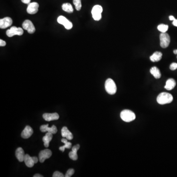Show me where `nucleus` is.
Here are the masks:
<instances>
[{
  "label": "nucleus",
  "mask_w": 177,
  "mask_h": 177,
  "mask_svg": "<svg viewBox=\"0 0 177 177\" xmlns=\"http://www.w3.org/2000/svg\"><path fill=\"white\" fill-rule=\"evenodd\" d=\"M173 100L172 95L166 92L160 93L157 97V102L161 105L170 103L172 102Z\"/></svg>",
  "instance_id": "nucleus-1"
},
{
  "label": "nucleus",
  "mask_w": 177,
  "mask_h": 177,
  "mask_svg": "<svg viewBox=\"0 0 177 177\" xmlns=\"http://www.w3.org/2000/svg\"><path fill=\"white\" fill-rule=\"evenodd\" d=\"M105 88L108 94L114 95L117 91V86L114 81L111 78L108 79L105 83Z\"/></svg>",
  "instance_id": "nucleus-2"
},
{
  "label": "nucleus",
  "mask_w": 177,
  "mask_h": 177,
  "mask_svg": "<svg viewBox=\"0 0 177 177\" xmlns=\"http://www.w3.org/2000/svg\"><path fill=\"white\" fill-rule=\"evenodd\" d=\"M120 118L124 122H130L136 118L135 114L130 110H124L120 113Z\"/></svg>",
  "instance_id": "nucleus-3"
},
{
  "label": "nucleus",
  "mask_w": 177,
  "mask_h": 177,
  "mask_svg": "<svg viewBox=\"0 0 177 177\" xmlns=\"http://www.w3.org/2000/svg\"><path fill=\"white\" fill-rule=\"evenodd\" d=\"M103 11L102 7L100 5H96L91 11V14L94 19L96 21H99L101 19V13Z\"/></svg>",
  "instance_id": "nucleus-4"
},
{
  "label": "nucleus",
  "mask_w": 177,
  "mask_h": 177,
  "mask_svg": "<svg viewBox=\"0 0 177 177\" xmlns=\"http://www.w3.org/2000/svg\"><path fill=\"white\" fill-rule=\"evenodd\" d=\"M160 44L161 47L163 48L168 47L170 42V37L169 35L166 32H162L160 37Z\"/></svg>",
  "instance_id": "nucleus-5"
},
{
  "label": "nucleus",
  "mask_w": 177,
  "mask_h": 177,
  "mask_svg": "<svg viewBox=\"0 0 177 177\" xmlns=\"http://www.w3.org/2000/svg\"><path fill=\"white\" fill-rule=\"evenodd\" d=\"M23 30L22 28H20V27L17 28V27L13 26L9 30H7L6 34L8 37H12L15 35L21 36L23 34Z\"/></svg>",
  "instance_id": "nucleus-6"
},
{
  "label": "nucleus",
  "mask_w": 177,
  "mask_h": 177,
  "mask_svg": "<svg viewBox=\"0 0 177 177\" xmlns=\"http://www.w3.org/2000/svg\"><path fill=\"white\" fill-rule=\"evenodd\" d=\"M57 21L59 24L63 25L66 29L70 30L73 27V25L71 21L63 16H60L57 19Z\"/></svg>",
  "instance_id": "nucleus-7"
},
{
  "label": "nucleus",
  "mask_w": 177,
  "mask_h": 177,
  "mask_svg": "<svg viewBox=\"0 0 177 177\" xmlns=\"http://www.w3.org/2000/svg\"><path fill=\"white\" fill-rule=\"evenodd\" d=\"M23 28L27 30L29 34H33L36 31L35 26L32 22L29 20H26L22 24Z\"/></svg>",
  "instance_id": "nucleus-8"
},
{
  "label": "nucleus",
  "mask_w": 177,
  "mask_h": 177,
  "mask_svg": "<svg viewBox=\"0 0 177 177\" xmlns=\"http://www.w3.org/2000/svg\"><path fill=\"white\" fill-rule=\"evenodd\" d=\"M52 155V152L49 149H45L42 150L39 154V161L43 163L45 160L49 159Z\"/></svg>",
  "instance_id": "nucleus-9"
},
{
  "label": "nucleus",
  "mask_w": 177,
  "mask_h": 177,
  "mask_svg": "<svg viewBox=\"0 0 177 177\" xmlns=\"http://www.w3.org/2000/svg\"><path fill=\"white\" fill-rule=\"evenodd\" d=\"M12 24V20L8 17L0 20V28L1 29H6L10 27Z\"/></svg>",
  "instance_id": "nucleus-10"
},
{
  "label": "nucleus",
  "mask_w": 177,
  "mask_h": 177,
  "mask_svg": "<svg viewBox=\"0 0 177 177\" xmlns=\"http://www.w3.org/2000/svg\"><path fill=\"white\" fill-rule=\"evenodd\" d=\"M39 5L36 2H31L28 5L27 12L29 14H34L38 12Z\"/></svg>",
  "instance_id": "nucleus-11"
},
{
  "label": "nucleus",
  "mask_w": 177,
  "mask_h": 177,
  "mask_svg": "<svg viewBox=\"0 0 177 177\" xmlns=\"http://www.w3.org/2000/svg\"><path fill=\"white\" fill-rule=\"evenodd\" d=\"M40 130L42 132H45L46 131L50 132L52 134H55L57 132V128L55 125H53L51 127H48V125H42L40 127Z\"/></svg>",
  "instance_id": "nucleus-12"
},
{
  "label": "nucleus",
  "mask_w": 177,
  "mask_h": 177,
  "mask_svg": "<svg viewBox=\"0 0 177 177\" xmlns=\"http://www.w3.org/2000/svg\"><path fill=\"white\" fill-rule=\"evenodd\" d=\"M80 148V145L79 144L75 145L72 148L71 152H70L68 155L70 159L73 160H76L78 159L77 151Z\"/></svg>",
  "instance_id": "nucleus-13"
},
{
  "label": "nucleus",
  "mask_w": 177,
  "mask_h": 177,
  "mask_svg": "<svg viewBox=\"0 0 177 177\" xmlns=\"http://www.w3.org/2000/svg\"><path fill=\"white\" fill-rule=\"evenodd\" d=\"M34 131L31 126L27 125L26 126L24 130H23L21 133V136L24 139H27L30 137L33 134Z\"/></svg>",
  "instance_id": "nucleus-14"
},
{
  "label": "nucleus",
  "mask_w": 177,
  "mask_h": 177,
  "mask_svg": "<svg viewBox=\"0 0 177 177\" xmlns=\"http://www.w3.org/2000/svg\"><path fill=\"white\" fill-rule=\"evenodd\" d=\"M43 118L47 121H51L59 119V115L57 113H45L43 115Z\"/></svg>",
  "instance_id": "nucleus-15"
},
{
  "label": "nucleus",
  "mask_w": 177,
  "mask_h": 177,
  "mask_svg": "<svg viewBox=\"0 0 177 177\" xmlns=\"http://www.w3.org/2000/svg\"><path fill=\"white\" fill-rule=\"evenodd\" d=\"M15 155H16V158L20 162H23L24 161L25 155L23 149L21 147H19L16 149Z\"/></svg>",
  "instance_id": "nucleus-16"
},
{
  "label": "nucleus",
  "mask_w": 177,
  "mask_h": 177,
  "mask_svg": "<svg viewBox=\"0 0 177 177\" xmlns=\"http://www.w3.org/2000/svg\"><path fill=\"white\" fill-rule=\"evenodd\" d=\"M61 136L64 138H66L67 140H71L73 138V134L67 129V127L64 126L61 130Z\"/></svg>",
  "instance_id": "nucleus-17"
},
{
  "label": "nucleus",
  "mask_w": 177,
  "mask_h": 177,
  "mask_svg": "<svg viewBox=\"0 0 177 177\" xmlns=\"http://www.w3.org/2000/svg\"><path fill=\"white\" fill-rule=\"evenodd\" d=\"M176 85V82L175 80L172 78H170L167 80L166 82L165 86V88L168 91L172 90L175 88Z\"/></svg>",
  "instance_id": "nucleus-18"
},
{
  "label": "nucleus",
  "mask_w": 177,
  "mask_h": 177,
  "mask_svg": "<svg viewBox=\"0 0 177 177\" xmlns=\"http://www.w3.org/2000/svg\"><path fill=\"white\" fill-rule=\"evenodd\" d=\"M24 162L26 165L28 167H30V168H31V167L34 166V165L35 164L34 160L32 159V157L30 156L28 154L25 155Z\"/></svg>",
  "instance_id": "nucleus-19"
},
{
  "label": "nucleus",
  "mask_w": 177,
  "mask_h": 177,
  "mask_svg": "<svg viewBox=\"0 0 177 177\" xmlns=\"http://www.w3.org/2000/svg\"><path fill=\"white\" fill-rule=\"evenodd\" d=\"M52 138H53V134L49 132L45 134V135L43 137L42 140L44 142V145L45 147L47 148L49 147V143L52 140Z\"/></svg>",
  "instance_id": "nucleus-20"
},
{
  "label": "nucleus",
  "mask_w": 177,
  "mask_h": 177,
  "mask_svg": "<svg viewBox=\"0 0 177 177\" xmlns=\"http://www.w3.org/2000/svg\"><path fill=\"white\" fill-rule=\"evenodd\" d=\"M162 54L160 52H155L150 57V60L153 62L160 61L162 58Z\"/></svg>",
  "instance_id": "nucleus-21"
},
{
  "label": "nucleus",
  "mask_w": 177,
  "mask_h": 177,
  "mask_svg": "<svg viewBox=\"0 0 177 177\" xmlns=\"http://www.w3.org/2000/svg\"><path fill=\"white\" fill-rule=\"evenodd\" d=\"M150 72L156 79H160L161 77V73L159 68L156 66H154L150 68Z\"/></svg>",
  "instance_id": "nucleus-22"
},
{
  "label": "nucleus",
  "mask_w": 177,
  "mask_h": 177,
  "mask_svg": "<svg viewBox=\"0 0 177 177\" xmlns=\"http://www.w3.org/2000/svg\"><path fill=\"white\" fill-rule=\"evenodd\" d=\"M67 140H67L66 138V139L63 138V139L61 140V141L65 144L64 146H61V147H60L59 148V150L62 151V152H64V151H65V149H70L71 148V142H68L67 141Z\"/></svg>",
  "instance_id": "nucleus-23"
},
{
  "label": "nucleus",
  "mask_w": 177,
  "mask_h": 177,
  "mask_svg": "<svg viewBox=\"0 0 177 177\" xmlns=\"http://www.w3.org/2000/svg\"><path fill=\"white\" fill-rule=\"evenodd\" d=\"M62 9L65 12L68 13H72L73 12L72 6L70 3H65L62 5Z\"/></svg>",
  "instance_id": "nucleus-24"
},
{
  "label": "nucleus",
  "mask_w": 177,
  "mask_h": 177,
  "mask_svg": "<svg viewBox=\"0 0 177 177\" xmlns=\"http://www.w3.org/2000/svg\"><path fill=\"white\" fill-rule=\"evenodd\" d=\"M158 30L162 32H166L168 30V26L165 24H160L157 27Z\"/></svg>",
  "instance_id": "nucleus-25"
},
{
  "label": "nucleus",
  "mask_w": 177,
  "mask_h": 177,
  "mask_svg": "<svg viewBox=\"0 0 177 177\" xmlns=\"http://www.w3.org/2000/svg\"><path fill=\"white\" fill-rule=\"evenodd\" d=\"M73 2L74 5H75V8L77 11H80L82 7L81 0H73Z\"/></svg>",
  "instance_id": "nucleus-26"
},
{
  "label": "nucleus",
  "mask_w": 177,
  "mask_h": 177,
  "mask_svg": "<svg viewBox=\"0 0 177 177\" xmlns=\"http://www.w3.org/2000/svg\"><path fill=\"white\" fill-rule=\"evenodd\" d=\"M74 173V170L73 169H70L67 170V171L66 172V175H65V177H71L72 176V175H73V174Z\"/></svg>",
  "instance_id": "nucleus-27"
},
{
  "label": "nucleus",
  "mask_w": 177,
  "mask_h": 177,
  "mask_svg": "<svg viewBox=\"0 0 177 177\" xmlns=\"http://www.w3.org/2000/svg\"><path fill=\"white\" fill-rule=\"evenodd\" d=\"M64 174L59 171H55L53 173V177H64Z\"/></svg>",
  "instance_id": "nucleus-28"
},
{
  "label": "nucleus",
  "mask_w": 177,
  "mask_h": 177,
  "mask_svg": "<svg viewBox=\"0 0 177 177\" xmlns=\"http://www.w3.org/2000/svg\"><path fill=\"white\" fill-rule=\"evenodd\" d=\"M177 68V64L176 63H173L171 64L170 69L172 71H175Z\"/></svg>",
  "instance_id": "nucleus-29"
},
{
  "label": "nucleus",
  "mask_w": 177,
  "mask_h": 177,
  "mask_svg": "<svg viewBox=\"0 0 177 177\" xmlns=\"http://www.w3.org/2000/svg\"><path fill=\"white\" fill-rule=\"evenodd\" d=\"M6 45V42L5 41L0 39V46L1 47H5Z\"/></svg>",
  "instance_id": "nucleus-30"
},
{
  "label": "nucleus",
  "mask_w": 177,
  "mask_h": 177,
  "mask_svg": "<svg viewBox=\"0 0 177 177\" xmlns=\"http://www.w3.org/2000/svg\"><path fill=\"white\" fill-rule=\"evenodd\" d=\"M22 2H23L25 4H28L29 5L31 2V0H21Z\"/></svg>",
  "instance_id": "nucleus-31"
},
{
  "label": "nucleus",
  "mask_w": 177,
  "mask_h": 177,
  "mask_svg": "<svg viewBox=\"0 0 177 177\" xmlns=\"http://www.w3.org/2000/svg\"><path fill=\"white\" fill-rule=\"evenodd\" d=\"M32 159L34 160V162H35V164L37 163V162H38V160L37 159V157H36V156H33V157H32Z\"/></svg>",
  "instance_id": "nucleus-32"
},
{
  "label": "nucleus",
  "mask_w": 177,
  "mask_h": 177,
  "mask_svg": "<svg viewBox=\"0 0 177 177\" xmlns=\"http://www.w3.org/2000/svg\"><path fill=\"white\" fill-rule=\"evenodd\" d=\"M173 25L176 26V27H177V19H175L173 21Z\"/></svg>",
  "instance_id": "nucleus-33"
},
{
  "label": "nucleus",
  "mask_w": 177,
  "mask_h": 177,
  "mask_svg": "<svg viewBox=\"0 0 177 177\" xmlns=\"http://www.w3.org/2000/svg\"><path fill=\"white\" fill-rule=\"evenodd\" d=\"M175 19V18L173 16H172V15H170V16H169V19H170L171 21H173Z\"/></svg>",
  "instance_id": "nucleus-34"
},
{
  "label": "nucleus",
  "mask_w": 177,
  "mask_h": 177,
  "mask_svg": "<svg viewBox=\"0 0 177 177\" xmlns=\"http://www.w3.org/2000/svg\"><path fill=\"white\" fill-rule=\"evenodd\" d=\"M43 176H42V175H40V174H35L34 176V177H43Z\"/></svg>",
  "instance_id": "nucleus-35"
},
{
  "label": "nucleus",
  "mask_w": 177,
  "mask_h": 177,
  "mask_svg": "<svg viewBox=\"0 0 177 177\" xmlns=\"http://www.w3.org/2000/svg\"><path fill=\"white\" fill-rule=\"evenodd\" d=\"M173 52L175 54H177V49H175V50H174Z\"/></svg>",
  "instance_id": "nucleus-36"
}]
</instances>
